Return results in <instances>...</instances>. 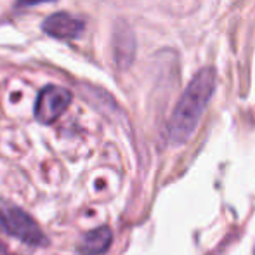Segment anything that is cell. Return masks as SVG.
Instances as JSON below:
<instances>
[{"mask_svg": "<svg viewBox=\"0 0 255 255\" xmlns=\"http://www.w3.org/2000/svg\"><path fill=\"white\" fill-rule=\"evenodd\" d=\"M2 233H7L31 247L47 245L44 231L38 228V224L30 215H26L19 208H10L7 212H2Z\"/></svg>", "mask_w": 255, "mask_h": 255, "instance_id": "7a4b0ae2", "label": "cell"}, {"mask_svg": "<svg viewBox=\"0 0 255 255\" xmlns=\"http://www.w3.org/2000/svg\"><path fill=\"white\" fill-rule=\"evenodd\" d=\"M111 231L108 228H99L87 233L80 242V254L84 255H101L110 249L111 245Z\"/></svg>", "mask_w": 255, "mask_h": 255, "instance_id": "5b68a950", "label": "cell"}, {"mask_svg": "<svg viewBox=\"0 0 255 255\" xmlns=\"http://www.w3.org/2000/svg\"><path fill=\"white\" fill-rule=\"evenodd\" d=\"M42 30L57 40H75L85 30V23L68 12H57L42 23Z\"/></svg>", "mask_w": 255, "mask_h": 255, "instance_id": "277c9868", "label": "cell"}, {"mask_svg": "<svg viewBox=\"0 0 255 255\" xmlns=\"http://www.w3.org/2000/svg\"><path fill=\"white\" fill-rule=\"evenodd\" d=\"M0 255H9V252H7V249L2 245V243H0Z\"/></svg>", "mask_w": 255, "mask_h": 255, "instance_id": "52a82bcc", "label": "cell"}, {"mask_svg": "<svg viewBox=\"0 0 255 255\" xmlns=\"http://www.w3.org/2000/svg\"><path fill=\"white\" fill-rule=\"evenodd\" d=\"M217 84V75L214 68H202L198 73L193 77L186 91L182 92L174 115L168 125V135L170 142L175 146L184 144L198 127L205 108L208 106L212 96L215 92Z\"/></svg>", "mask_w": 255, "mask_h": 255, "instance_id": "6da1fadb", "label": "cell"}, {"mask_svg": "<svg viewBox=\"0 0 255 255\" xmlns=\"http://www.w3.org/2000/svg\"><path fill=\"white\" fill-rule=\"evenodd\" d=\"M71 103V94L63 87L47 85L40 91L35 103V118L40 124H52L66 111Z\"/></svg>", "mask_w": 255, "mask_h": 255, "instance_id": "3957f363", "label": "cell"}, {"mask_svg": "<svg viewBox=\"0 0 255 255\" xmlns=\"http://www.w3.org/2000/svg\"><path fill=\"white\" fill-rule=\"evenodd\" d=\"M42 2H54V0H17L16 5L17 7H26V5H37Z\"/></svg>", "mask_w": 255, "mask_h": 255, "instance_id": "8992f818", "label": "cell"}]
</instances>
